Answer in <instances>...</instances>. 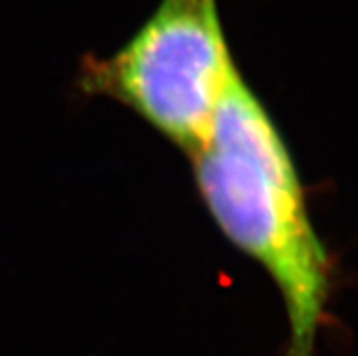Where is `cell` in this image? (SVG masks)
Masks as SVG:
<instances>
[{
  "mask_svg": "<svg viewBox=\"0 0 358 356\" xmlns=\"http://www.w3.org/2000/svg\"><path fill=\"white\" fill-rule=\"evenodd\" d=\"M235 68L217 0H160L113 55L82 59L77 86L131 109L189 157Z\"/></svg>",
  "mask_w": 358,
  "mask_h": 356,
  "instance_id": "7a4b0ae2",
  "label": "cell"
},
{
  "mask_svg": "<svg viewBox=\"0 0 358 356\" xmlns=\"http://www.w3.org/2000/svg\"><path fill=\"white\" fill-rule=\"evenodd\" d=\"M189 160L209 217L268 273L282 297L289 327L286 356H315L335 266L309 217L286 138L238 66L227 78L208 138Z\"/></svg>",
  "mask_w": 358,
  "mask_h": 356,
  "instance_id": "6da1fadb",
  "label": "cell"
}]
</instances>
